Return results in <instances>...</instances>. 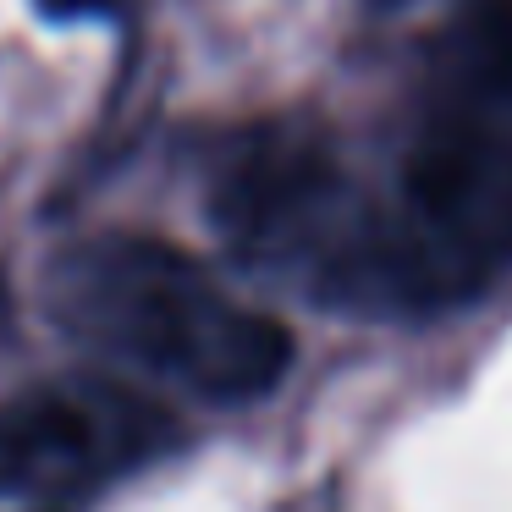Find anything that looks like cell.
Wrapping results in <instances>:
<instances>
[{"label": "cell", "instance_id": "1", "mask_svg": "<svg viewBox=\"0 0 512 512\" xmlns=\"http://www.w3.org/2000/svg\"><path fill=\"white\" fill-rule=\"evenodd\" d=\"M391 232L413 287L512 259V0H463L446 23Z\"/></svg>", "mask_w": 512, "mask_h": 512}, {"label": "cell", "instance_id": "2", "mask_svg": "<svg viewBox=\"0 0 512 512\" xmlns=\"http://www.w3.org/2000/svg\"><path fill=\"white\" fill-rule=\"evenodd\" d=\"M45 298L94 353L182 380L210 402H254L287 375L292 331L243 309L199 259L160 237L105 232L50 259Z\"/></svg>", "mask_w": 512, "mask_h": 512}, {"label": "cell", "instance_id": "3", "mask_svg": "<svg viewBox=\"0 0 512 512\" xmlns=\"http://www.w3.org/2000/svg\"><path fill=\"white\" fill-rule=\"evenodd\" d=\"M342 171L314 133L270 122L226 149L210 188V215L248 259H292L342 232Z\"/></svg>", "mask_w": 512, "mask_h": 512}, {"label": "cell", "instance_id": "4", "mask_svg": "<svg viewBox=\"0 0 512 512\" xmlns=\"http://www.w3.org/2000/svg\"><path fill=\"white\" fill-rule=\"evenodd\" d=\"M155 452V413L116 386H39L0 402V496L72 490Z\"/></svg>", "mask_w": 512, "mask_h": 512}, {"label": "cell", "instance_id": "5", "mask_svg": "<svg viewBox=\"0 0 512 512\" xmlns=\"http://www.w3.org/2000/svg\"><path fill=\"white\" fill-rule=\"evenodd\" d=\"M50 23H116L133 12V0H34Z\"/></svg>", "mask_w": 512, "mask_h": 512}, {"label": "cell", "instance_id": "6", "mask_svg": "<svg viewBox=\"0 0 512 512\" xmlns=\"http://www.w3.org/2000/svg\"><path fill=\"white\" fill-rule=\"evenodd\" d=\"M375 12H408V6H419V0H369Z\"/></svg>", "mask_w": 512, "mask_h": 512}]
</instances>
